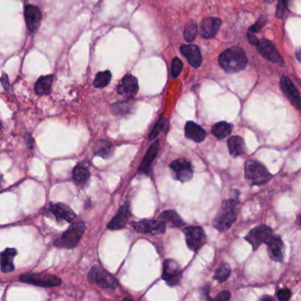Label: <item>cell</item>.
Wrapping results in <instances>:
<instances>
[{
    "label": "cell",
    "mask_w": 301,
    "mask_h": 301,
    "mask_svg": "<svg viewBox=\"0 0 301 301\" xmlns=\"http://www.w3.org/2000/svg\"><path fill=\"white\" fill-rule=\"evenodd\" d=\"M247 62L245 51L239 46L227 49L218 59L220 66L228 73H239L244 70L247 65Z\"/></svg>",
    "instance_id": "cell-1"
},
{
    "label": "cell",
    "mask_w": 301,
    "mask_h": 301,
    "mask_svg": "<svg viewBox=\"0 0 301 301\" xmlns=\"http://www.w3.org/2000/svg\"><path fill=\"white\" fill-rule=\"evenodd\" d=\"M239 201L234 199H229L223 202L221 210L213 221V226L220 233L228 231L233 223L236 221L238 215L237 206Z\"/></svg>",
    "instance_id": "cell-2"
},
{
    "label": "cell",
    "mask_w": 301,
    "mask_h": 301,
    "mask_svg": "<svg viewBox=\"0 0 301 301\" xmlns=\"http://www.w3.org/2000/svg\"><path fill=\"white\" fill-rule=\"evenodd\" d=\"M86 229V224L82 220H77L71 224L65 233L61 235L60 238L54 242L57 247L65 248V249H73L75 248L80 241L82 240Z\"/></svg>",
    "instance_id": "cell-3"
},
{
    "label": "cell",
    "mask_w": 301,
    "mask_h": 301,
    "mask_svg": "<svg viewBox=\"0 0 301 301\" xmlns=\"http://www.w3.org/2000/svg\"><path fill=\"white\" fill-rule=\"evenodd\" d=\"M245 176L252 185H262L266 184L272 178L267 168L253 160H248L245 164Z\"/></svg>",
    "instance_id": "cell-4"
},
{
    "label": "cell",
    "mask_w": 301,
    "mask_h": 301,
    "mask_svg": "<svg viewBox=\"0 0 301 301\" xmlns=\"http://www.w3.org/2000/svg\"><path fill=\"white\" fill-rule=\"evenodd\" d=\"M20 282L25 284H32L39 287H57L60 285L61 279L57 275L49 273H26L20 276Z\"/></svg>",
    "instance_id": "cell-5"
},
{
    "label": "cell",
    "mask_w": 301,
    "mask_h": 301,
    "mask_svg": "<svg viewBox=\"0 0 301 301\" xmlns=\"http://www.w3.org/2000/svg\"><path fill=\"white\" fill-rule=\"evenodd\" d=\"M88 279L90 283L98 285L101 288L114 290L118 286L115 277L99 265H95L91 268L88 275Z\"/></svg>",
    "instance_id": "cell-6"
},
{
    "label": "cell",
    "mask_w": 301,
    "mask_h": 301,
    "mask_svg": "<svg viewBox=\"0 0 301 301\" xmlns=\"http://www.w3.org/2000/svg\"><path fill=\"white\" fill-rule=\"evenodd\" d=\"M43 213L50 217H54L60 223L63 221L72 223L76 218L75 212L70 207L62 202H51L48 207L43 209Z\"/></svg>",
    "instance_id": "cell-7"
},
{
    "label": "cell",
    "mask_w": 301,
    "mask_h": 301,
    "mask_svg": "<svg viewBox=\"0 0 301 301\" xmlns=\"http://www.w3.org/2000/svg\"><path fill=\"white\" fill-rule=\"evenodd\" d=\"M185 234V242L190 249L197 252L205 245L206 234L203 229L199 226H188L183 230Z\"/></svg>",
    "instance_id": "cell-8"
},
{
    "label": "cell",
    "mask_w": 301,
    "mask_h": 301,
    "mask_svg": "<svg viewBox=\"0 0 301 301\" xmlns=\"http://www.w3.org/2000/svg\"><path fill=\"white\" fill-rule=\"evenodd\" d=\"M132 226L139 233L151 235H159L166 230V224L162 220H142L133 222Z\"/></svg>",
    "instance_id": "cell-9"
},
{
    "label": "cell",
    "mask_w": 301,
    "mask_h": 301,
    "mask_svg": "<svg viewBox=\"0 0 301 301\" xmlns=\"http://www.w3.org/2000/svg\"><path fill=\"white\" fill-rule=\"evenodd\" d=\"M272 235V230L265 224L259 225L255 228L252 229L249 233L245 236V240L253 246V249L255 251L258 249L263 243L270 239Z\"/></svg>",
    "instance_id": "cell-10"
},
{
    "label": "cell",
    "mask_w": 301,
    "mask_h": 301,
    "mask_svg": "<svg viewBox=\"0 0 301 301\" xmlns=\"http://www.w3.org/2000/svg\"><path fill=\"white\" fill-rule=\"evenodd\" d=\"M171 171L177 181L185 183L192 180L194 176V172L189 162L185 159H178L173 161L171 165Z\"/></svg>",
    "instance_id": "cell-11"
},
{
    "label": "cell",
    "mask_w": 301,
    "mask_h": 301,
    "mask_svg": "<svg viewBox=\"0 0 301 301\" xmlns=\"http://www.w3.org/2000/svg\"><path fill=\"white\" fill-rule=\"evenodd\" d=\"M182 277V271L179 263L176 261L169 259L164 263V270L162 278L165 281V283L170 286H175L179 284Z\"/></svg>",
    "instance_id": "cell-12"
},
{
    "label": "cell",
    "mask_w": 301,
    "mask_h": 301,
    "mask_svg": "<svg viewBox=\"0 0 301 301\" xmlns=\"http://www.w3.org/2000/svg\"><path fill=\"white\" fill-rule=\"evenodd\" d=\"M257 51L262 56L272 63L282 64L283 59L275 49V45L267 39H261L257 43Z\"/></svg>",
    "instance_id": "cell-13"
},
{
    "label": "cell",
    "mask_w": 301,
    "mask_h": 301,
    "mask_svg": "<svg viewBox=\"0 0 301 301\" xmlns=\"http://www.w3.org/2000/svg\"><path fill=\"white\" fill-rule=\"evenodd\" d=\"M280 87L290 103L297 110H300L301 106V95L293 82L288 77L283 76L280 81Z\"/></svg>",
    "instance_id": "cell-14"
},
{
    "label": "cell",
    "mask_w": 301,
    "mask_h": 301,
    "mask_svg": "<svg viewBox=\"0 0 301 301\" xmlns=\"http://www.w3.org/2000/svg\"><path fill=\"white\" fill-rule=\"evenodd\" d=\"M139 90V86H138L137 79L133 76V75H125V77L122 79L120 85L117 88V92L120 95L128 97V98H133Z\"/></svg>",
    "instance_id": "cell-15"
},
{
    "label": "cell",
    "mask_w": 301,
    "mask_h": 301,
    "mask_svg": "<svg viewBox=\"0 0 301 301\" xmlns=\"http://www.w3.org/2000/svg\"><path fill=\"white\" fill-rule=\"evenodd\" d=\"M24 15L28 30L30 32H35L37 30L43 18L39 8L31 4L27 5L24 11Z\"/></svg>",
    "instance_id": "cell-16"
},
{
    "label": "cell",
    "mask_w": 301,
    "mask_h": 301,
    "mask_svg": "<svg viewBox=\"0 0 301 301\" xmlns=\"http://www.w3.org/2000/svg\"><path fill=\"white\" fill-rule=\"evenodd\" d=\"M130 215L131 212H130L129 204L128 203L123 204L120 208L116 215L109 222L107 225L108 229L120 230L124 228L129 220Z\"/></svg>",
    "instance_id": "cell-17"
},
{
    "label": "cell",
    "mask_w": 301,
    "mask_h": 301,
    "mask_svg": "<svg viewBox=\"0 0 301 301\" xmlns=\"http://www.w3.org/2000/svg\"><path fill=\"white\" fill-rule=\"evenodd\" d=\"M265 244L268 245V252H269V255L271 256V258L276 263H282L283 257H284V254H283L284 244H283L281 238L271 235Z\"/></svg>",
    "instance_id": "cell-18"
},
{
    "label": "cell",
    "mask_w": 301,
    "mask_h": 301,
    "mask_svg": "<svg viewBox=\"0 0 301 301\" xmlns=\"http://www.w3.org/2000/svg\"><path fill=\"white\" fill-rule=\"evenodd\" d=\"M90 178V164L86 161L81 162L73 171V181L79 187H84Z\"/></svg>",
    "instance_id": "cell-19"
},
{
    "label": "cell",
    "mask_w": 301,
    "mask_h": 301,
    "mask_svg": "<svg viewBox=\"0 0 301 301\" xmlns=\"http://www.w3.org/2000/svg\"><path fill=\"white\" fill-rule=\"evenodd\" d=\"M181 52L186 58L190 65L194 68H198L202 65V57L199 48L194 44L181 45Z\"/></svg>",
    "instance_id": "cell-20"
},
{
    "label": "cell",
    "mask_w": 301,
    "mask_h": 301,
    "mask_svg": "<svg viewBox=\"0 0 301 301\" xmlns=\"http://www.w3.org/2000/svg\"><path fill=\"white\" fill-rule=\"evenodd\" d=\"M221 26V20L218 18H206L201 24V34L205 39L213 38Z\"/></svg>",
    "instance_id": "cell-21"
},
{
    "label": "cell",
    "mask_w": 301,
    "mask_h": 301,
    "mask_svg": "<svg viewBox=\"0 0 301 301\" xmlns=\"http://www.w3.org/2000/svg\"><path fill=\"white\" fill-rule=\"evenodd\" d=\"M158 151H159V142L156 141L151 145L150 148L147 151L146 155L143 157L142 163L140 164L139 170H138L139 173L148 174L150 172L151 164L156 157Z\"/></svg>",
    "instance_id": "cell-22"
},
{
    "label": "cell",
    "mask_w": 301,
    "mask_h": 301,
    "mask_svg": "<svg viewBox=\"0 0 301 301\" xmlns=\"http://www.w3.org/2000/svg\"><path fill=\"white\" fill-rule=\"evenodd\" d=\"M185 137L194 142H202L205 140L207 133L198 124L193 121L186 122L185 125Z\"/></svg>",
    "instance_id": "cell-23"
},
{
    "label": "cell",
    "mask_w": 301,
    "mask_h": 301,
    "mask_svg": "<svg viewBox=\"0 0 301 301\" xmlns=\"http://www.w3.org/2000/svg\"><path fill=\"white\" fill-rule=\"evenodd\" d=\"M17 254L15 248H6L0 253V271L3 273H10L14 271L13 259Z\"/></svg>",
    "instance_id": "cell-24"
},
{
    "label": "cell",
    "mask_w": 301,
    "mask_h": 301,
    "mask_svg": "<svg viewBox=\"0 0 301 301\" xmlns=\"http://www.w3.org/2000/svg\"><path fill=\"white\" fill-rule=\"evenodd\" d=\"M93 152H94V155L96 156H100L103 159L107 160L111 158L113 155L114 147L111 142L101 140L95 143Z\"/></svg>",
    "instance_id": "cell-25"
},
{
    "label": "cell",
    "mask_w": 301,
    "mask_h": 301,
    "mask_svg": "<svg viewBox=\"0 0 301 301\" xmlns=\"http://www.w3.org/2000/svg\"><path fill=\"white\" fill-rule=\"evenodd\" d=\"M160 220L169 227L177 228L185 224L180 215L175 211H165L160 215Z\"/></svg>",
    "instance_id": "cell-26"
},
{
    "label": "cell",
    "mask_w": 301,
    "mask_h": 301,
    "mask_svg": "<svg viewBox=\"0 0 301 301\" xmlns=\"http://www.w3.org/2000/svg\"><path fill=\"white\" fill-rule=\"evenodd\" d=\"M52 83H53V76L46 75L42 76L35 82L34 91L38 95H46L51 94L52 92Z\"/></svg>",
    "instance_id": "cell-27"
},
{
    "label": "cell",
    "mask_w": 301,
    "mask_h": 301,
    "mask_svg": "<svg viewBox=\"0 0 301 301\" xmlns=\"http://www.w3.org/2000/svg\"><path fill=\"white\" fill-rule=\"evenodd\" d=\"M229 152L233 157L241 156L245 153V142L240 136H233L227 142Z\"/></svg>",
    "instance_id": "cell-28"
},
{
    "label": "cell",
    "mask_w": 301,
    "mask_h": 301,
    "mask_svg": "<svg viewBox=\"0 0 301 301\" xmlns=\"http://www.w3.org/2000/svg\"><path fill=\"white\" fill-rule=\"evenodd\" d=\"M232 131H233L232 124H229L227 122H224V121L216 123L211 128L212 134L219 140H222V139H224V138L229 136L232 133Z\"/></svg>",
    "instance_id": "cell-29"
},
{
    "label": "cell",
    "mask_w": 301,
    "mask_h": 301,
    "mask_svg": "<svg viewBox=\"0 0 301 301\" xmlns=\"http://www.w3.org/2000/svg\"><path fill=\"white\" fill-rule=\"evenodd\" d=\"M198 34V27L194 20H190L185 24L184 37L187 43H193Z\"/></svg>",
    "instance_id": "cell-30"
},
{
    "label": "cell",
    "mask_w": 301,
    "mask_h": 301,
    "mask_svg": "<svg viewBox=\"0 0 301 301\" xmlns=\"http://www.w3.org/2000/svg\"><path fill=\"white\" fill-rule=\"evenodd\" d=\"M111 80H112V73L110 71L101 72L96 74L95 81H94V85L95 88L102 89V88L107 86L111 82Z\"/></svg>",
    "instance_id": "cell-31"
},
{
    "label": "cell",
    "mask_w": 301,
    "mask_h": 301,
    "mask_svg": "<svg viewBox=\"0 0 301 301\" xmlns=\"http://www.w3.org/2000/svg\"><path fill=\"white\" fill-rule=\"evenodd\" d=\"M231 275V267L228 263H223L215 271L214 279L217 280L220 283L226 281Z\"/></svg>",
    "instance_id": "cell-32"
},
{
    "label": "cell",
    "mask_w": 301,
    "mask_h": 301,
    "mask_svg": "<svg viewBox=\"0 0 301 301\" xmlns=\"http://www.w3.org/2000/svg\"><path fill=\"white\" fill-rule=\"evenodd\" d=\"M166 124H167V120L162 117L159 120L157 121V123L155 124V126L153 127V129L151 131L150 134L149 136V140L152 141L153 139H155V138L157 137L158 134L164 129Z\"/></svg>",
    "instance_id": "cell-33"
},
{
    "label": "cell",
    "mask_w": 301,
    "mask_h": 301,
    "mask_svg": "<svg viewBox=\"0 0 301 301\" xmlns=\"http://www.w3.org/2000/svg\"><path fill=\"white\" fill-rule=\"evenodd\" d=\"M288 13V0H278L276 8V17L284 18Z\"/></svg>",
    "instance_id": "cell-34"
},
{
    "label": "cell",
    "mask_w": 301,
    "mask_h": 301,
    "mask_svg": "<svg viewBox=\"0 0 301 301\" xmlns=\"http://www.w3.org/2000/svg\"><path fill=\"white\" fill-rule=\"evenodd\" d=\"M183 69V63L179 58H174L172 63V76L177 78L180 76L181 71Z\"/></svg>",
    "instance_id": "cell-35"
},
{
    "label": "cell",
    "mask_w": 301,
    "mask_h": 301,
    "mask_svg": "<svg viewBox=\"0 0 301 301\" xmlns=\"http://www.w3.org/2000/svg\"><path fill=\"white\" fill-rule=\"evenodd\" d=\"M267 22V16L263 15V16H261V17L259 18L258 20H257V22H255L253 26L250 27L249 30L248 31L252 32V33H257V32L261 30V29H263V27L266 25Z\"/></svg>",
    "instance_id": "cell-36"
},
{
    "label": "cell",
    "mask_w": 301,
    "mask_h": 301,
    "mask_svg": "<svg viewBox=\"0 0 301 301\" xmlns=\"http://www.w3.org/2000/svg\"><path fill=\"white\" fill-rule=\"evenodd\" d=\"M292 296V293L289 289H281L277 293V298L279 301H288Z\"/></svg>",
    "instance_id": "cell-37"
},
{
    "label": "cell",
    "mask_w": 301,
    "mask_h": 301,
    "mask_svg": "<svg viewBox=\"0 0 301 301\" xmlns=\"http://www.w3.org/2000/svg\"><path fill=\"white\" fill-rule=\"evenodd\" d=\"M230 299H231V293H229L228 291L222 292L217 296L214 298L215 301H229Z\"/></svg>",
    "instance_id": "cell-38"
},
{
    "label": "cell",
    "mask_w": 301,
    "mask_h": 301,
    "mask_svg": "<svg viewBox=\"0 0 301 301\" xmlns=\"http://www.w3.org/2000/svg\"><path fill=\"white\" fill-rule=\"evenodd\" d=\"M247 37H248V41H249L251 44H254V45H257V43H259V39L256 37V35L254 34V33H252L248 31V34H247Z\"/></svg>",
    "instance_id": "cell-39"
},
{
    "label": "cell",
    "mask_w": 301,
    "mask_h": 301,
    "mask_svg": "<svg viewBox=\"0 0 301 301\" xmlns=\"http://www.w3.org/2000/svg\"><path fill=\"white\" fill-rule=\"evenodd\" d=\"M0 82L2 83V85L4 86L5 90H8L9 79L8 76H7L5 73H3V74H2V76H1V78H0Z\"/></svg>",
    "instance_id": "cell-40"
},
{
    "label": "cell",
    "mask_w": 301,
    "mask_h": 301,
    "mask_svg": "<svg viewBox=\"0 0 301 301\" xmlns=\"http://www.w3.org/2000/svg\"><path fill=\"white\" fill-rule=\"evenodd\" d=\"M25 141H26L28 147L30 149H33V147H34V139L32 138L30 134H27L26 136H25Z\"/></svg>",
    "instance_id": "cell-41"
},
{
    "label": "cell",
    "mask_w": 301,
    "mask_h": 301,
    "mask_svg": "<svg viewBox=\"0 0 301 301\" xmlns=\"http://www.w3.org/2000/svg\"><path fill=\"white\" fill-rule=\"evenodd\" d=\"M4 178H3V176H2L1 174H0V190L3 188V185H4Z\"/></svg>",
    "instance_id": "cell-42"
},
{
    "label": "cell",
    "mask_w": 301,
    "mask_h": 301,
    "mask_svg": "<svg viewBox=\"0 0 301 301\" xmlns=\"http://www.w3.org/2000/svg\"><path fill=\"white\" fill-rule=\"evenodd\" d=\"M300 53H301V52L299 51V52H297L298 60H301V56H300Z\"/></svg>",
    "instance_id": "cell-43"
},
{
    "label": "cell",
    "mask_w": 301,
    "mask_h": 301,
    "mask_svg": "<svg viewBox=\"0 0 301 301\" xmlns=\"http://www.w3.org/2000/svg\"><path fill=\"white\" fill-rule=\"evenodd\" d=\"M1 129H2V123L0 122V131H1Z\"/></svg>",
    "instance_id": "cell-44"
}]
</instances>
